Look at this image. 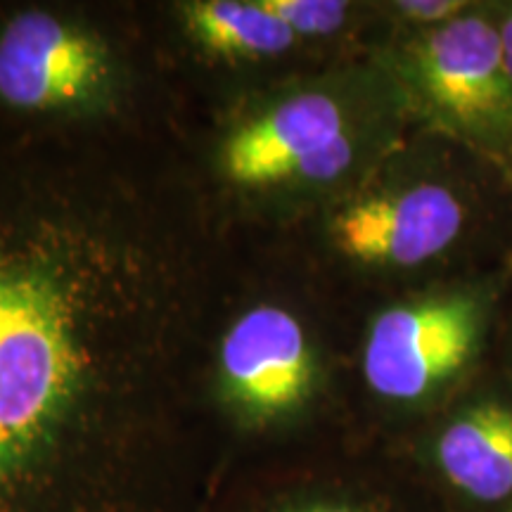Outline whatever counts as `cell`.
I'll use <instances>...</instances> for the list:
<instances>
[{
	"label": "cell",
	"instance_id": "cell-2",
	"mask_svg": "<svg viewBox=\"0 0 512 512\" xmlns=\"http://www.w3.org/2000/svg\"><path fill=\"white\" fill-rule=\"evenodd\" d=\"M415 76L448 124L472 143L512 145V79L501 34L479 17H460L415 46Z\"/></svg>",
	"mask_w": 512,
	"mask_h": 512
},
{
	"label": "cell",
	"instance_id": "cell-3",
	"mask_svg": "<svg viewBox=\"0 0 512 512\" xmlns=\"http://www.w3.org/2000/svg\"><path fill=\"white\" fill-rule=\"evenodd\" d=\"M477 337L479 309L470 297L396 306L370 328L363 373L384 399H422L470 361Z\"/></svg>",
	"mask_w": 512,
	"mask_h": 512
},
{
	"label": "cell",
	"instance_id": "cell-7",
	"mask_svg": "<svg viewBox=\"0 0 512 512\" xmlns=\"http://www.w3.org/2000/svg\"><path fill=\"white\" fill-rule=\"evenodd\" d=\"M463 219V207L451 190L422 183L339 211L332 238L344 254L363 264L418 266L456 242Z\"/></svg>",
	"mask_w": 512,
	"mask_h": 512
},
{
	"label": "cell",
	"instance_id": "cell-9",
	"mask_svg": "<svg viewBox=\"0 0 512 512\" xmlns=\"http://www.w3.org/2000/svg\"><path fill=\"white\" fill-rule=\"evenodd\" d=\"M183 17L204 48L226 57L280 55L297 38L261 3L195 0L183 5Z\"/></svg>",
	"mask_w": 512,
	"mask_h": 512
},
{
	"label": "cell",
	"instance_id": "cell-1",
	"mask_svg": "<svg viewBox=\"0 0 512 512\" xmlns=\"http://www.w3.org/2000/svg\"><path fill=\"white\" fill-rule=\"evenodd\" d=\"M79 389L67 294L0 242V512H67Z\"/></svg>",
	"mask_w": 512,
	"mask_h": 512
},
{
	"label": "cell",
	"instance_id": "cell-4",
	"mask_svg": "<svg viewBox=\"0 0 512 512\" xmlns=\"http://www.w3.org/2000/svg\"><path fill=\"white\" fill-rule=\"evenodd\" d=\"M351 157L342 107L323 93H302L238 128L223 147V169L240 185L332 181Z\"/></svg>",
	"mask_w": 512,
	"mask_h": 512
},
{
	"label": "cell",
	"instance_id": "cell-10",
	"mask_svg": "<svg viewBox=\"0 0 512 512\" xmlns=\"http://www.w3.org/2000/svg\"><path fill=\"white\" fill-rule=\"evenodd\" d=\"M261 5L294 36L332 34L342 27L349 10V5L339 0H261Z\"/></svg>",
	"mask_w": 512,
	"mask_h": 512
},
{
	"label": "cell",
	"instance_id": "cell-8",
	"mask_svg": "<svg viewBox=\"0 0 512 512\" xmlns=\"http://www.w3.org/2000/svg\"><path fill=\"white\" fill-rule=\"evenodd\" d=\"M437 458L456 489L477 501L512 494V408L484 403L451 422L439 437Z\"/></svg>",
	"mask_w": 512,
	"mask_h": 512
},
{
	"label": "cell",
	"instance_id": "cell-12",
	"mask_svg": "<svg viewBox=\"0 0 512 512\" xmlns=\"http://www.w3.org/2000/svg\"><path fill=\"white\" fill-rule=\"evenodd\" d=\"M501 34V48H503V60H505V69H508L510 79H512V15L505 19V24L498 29Z\"/></svg>",
	"mask_w": 512,
	"mask_h": 512
},
{
	"label": "cell",
	"instance_id": "cell-6",
	"mask_svg": "<svg viewBox=\"0 0 512 512\" xmlns=\"http://www.w3.org/2000/svg\"><path fill=\"white\" fill-rule=\"evenodd\" d=\"M226 396L247 418L266 422L309 399L313 354L290 311L256 306L233 323L221 344Z\"/></svg>",
	"mask_w": 512,
	"mask_h": 512
},
{
	"label": "cell",
	"instance_id": "cell-5",
	"mask_svg": "<svg viewBox=\"0 0 512 512\" xmlns=\"http://www.w3.org/2000/svg\"><path fill=\"white\" fill-rule=\"evenodd\" d=\"M107 72L105 48L50 12H17L0 29V102L10 110L76 105L98 91Z\"/></svg>",
	"mask_w": 512,
	"mask_h": 512
},
{
	"label": "cell",
	"instance_id": "cell-11",
	"mask_svg": "<svg viewBox=\"0 0 512 512\" xmlns=\"http://www.w3.org/2000/svg\"><path fill=\"white\" fill-rule=\"evenodd\" d=\"M396 8L401 15L418 19V22H444V19L458 15L465 3H458V0H406Z\"/></svg>",
	"mask_w": 512,
	"mask_h": 512
}]
</instances>
